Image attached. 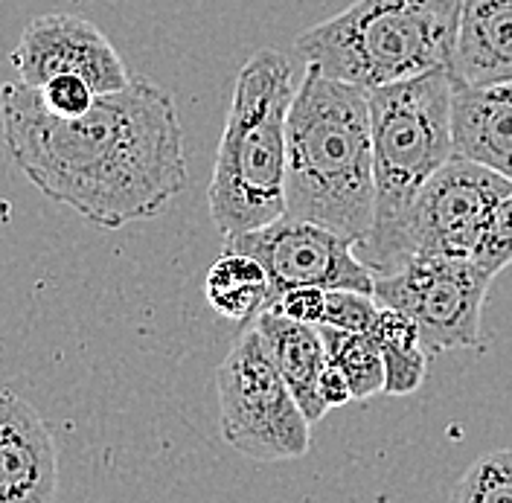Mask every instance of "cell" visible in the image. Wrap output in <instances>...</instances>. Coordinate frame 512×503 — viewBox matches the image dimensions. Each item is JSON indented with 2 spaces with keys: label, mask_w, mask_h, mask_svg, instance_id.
Returning <instances> with one entry per match:
<instances>
[{
  "label": "cell",
  "mask_w": 512,
  "mask_h": 503,
  "mask_svg": "<svg viewBox=\"0 0 512 503\" xmlns=\"http://www.w3.org/2000/svg\"><path fill=\"white\" fill-rule=\"evenodd\" d=\"M0 137L50 201L105 230L155 219L187 187L184 128L172 94L143 76L96 96L82 117H56L24 82L0 88Z\"/></svg>",
  "instance_id": "obj_1"
},
{
  "label": "cell",
  "mask_w": 512,
  "mask_h": 503,
  "mask_svg": "<svg viewBox=\"0 0 512 503\" xmlns=\"http://www.w3.org/2000/svg\"><path fill=\"white\" fill-rule=\"evenodd\" d=\"M286 213L315 221L352 245L376 219L370 91L306 64L288 111Z\"/></svg>",
  "instance_id": "obj_2"
},
{
  "label": "cell",
  "mask_w": 512,
  "mask_h": 503,
  "mask_svg": "<svg viewBox=\"0 0 512 503\" xmlns=\"http://www.w3.org/2000/svg\"><path fill=\"white\" fill-rule=\"evenodd\" d=\"M294 70L283 53L256 50L242 64L207 189L210 219L224 236L265 227L286 213L288 111Z\"/></svg>",
  "instance_id": "obj_3"
},
{
  "label": "cell",
  "mask_w": 512,
  "mask_h": 503,
  "mask_svg": "<svg viewBox=\"0 0 512 503\" xmlns=\"http://www.w3.org/2000/svg\"><path fill=\"white\" fill-rule=\"evenodd\" d=\"M460 0H355L312 30L297 53L326 76L367 91L448 67Z\"/></svg>",
  "instance_id": "obj_4"
},
{
  "label": "cell",
  "mask_w": 512,
  "mask_h": 503,
  "mask_svg": "<svg viewBox=\"0 0 512 503\" xmlns=\"http://www.w3.org/2000/svg\"><path fill=\"white\" fill-rule=\"evenodd\" d=\"M376 219L355 253L379 277L419 189L454 155L448 67L370 91Z\"/></svg>",
  "instance_id": "obj_5"
},
{
  "label": "cell",
  "mask_w": 512,
  "mask_h": 503,
  "mask_svg": "<svg viewBox=\"0 0 512 503\" xmlns=\"http://www.w3.org/2000/svg\"><path fill=\"white\" fill-rule=\"evenodd\" d=\"M224 442L256 463L297 460L309 451L312 422L251 326L216 370Z\"/></svg>",
  "instance_id": "obj_6"
},
{
  "label": "cell",
  "mask_w": 512,
  "mask_h": 503,
  "mask_svg": "<svg viewBox=\"0 0 512 503\" xmlns=\"http://www.w3.org/2000/svg\"><path fill=\"white\" fill-rule=\"evenodd\" d=\"M512 192L501 172L460 155L451 158L419 189L402 221L387 271L414 256H466L478 259L498 204Z\"/></svg>",
  "instance_id": "obj_7"
},
{
  "label": "cell",
  "mask_w": 512,
  "mask_h": 503,
  "mask_svg": "<svg viewBox=\"0 0 512 503\" xmlns=\"http://www.w3.org/2000/svg\"><path fill=\"white\" fill-rule=\"evenodd\" d=\"M495 274L466 256H414L376 277L373 297L411 317L428 355L475 346Z\"/></svg>",
  "instance_id": "obj_8"
},
{
  "label": "cell",
  "mask_w": 512,
  "mask_h": 503,
  "mask_svg": "<svg viewBox=\"0 0 512 503\" xmlns=\"http://www.w3.org/2000/svg\"><path fill=\"white\" fill-rule=\"evenodd\" d=\"M224 248L251 253L265 265L271 277V300L300 285H315L326 291L352 288L364 294H373L376 288V274L355 253L350 239L323 224L294 219L288 213L265 227L224 236Z\"/></svg>",
  "instance_id": "obj_9"
},
{
  "label": "cell",
  "mask_w": 512,
  "mask_h": 503,
  "mask_svg": "<svg viewBox=\"0 0 512 503\" xmlns=\"http://www.w3.org/2000/svg\"><path fill=\"white\" fill-rule=\"evenodd\" d=\"M18 82L41 88L47 79L76 73L94 85L96 94H114L131 82L123 56L94 21L82 15H38L24 27L12 56Z\"/></svg>",
  "instance_id": "obj_10"
},
{
  "label": "cell",
  "mask_w": 512,
  "mask_h": 503,
  "mask_svg": "<svg viewBox=\"0 0 512 503\" xmlns=\"http://www.w3.org/2000/svg\"><path fill=\"white\" fill-rule=\"evenodd\" d=\"M59 495V454L41 413L15 393L0 399V503H47Z\"/></svg>",
  "instance_id": "obj_11"
},
{
  "label": "cell",
  "mask_w": 512,
  "mask_h": 503,
  "mask_svg": "<svg viewBox=\"0 0 512 503\" xmlns=\"http://www.w3.org/2000/svg\"><path fill=\"white\" fill-rule=\"evenodd\" d=\"M451 140L454 155L512 181V79L489 85L451 82Z\"/></svg>",
  "instance_id": "obj_12"
},
{
  "label": "cell",
  "mask_w": 512,
  "mask_h": 503,
  "mask_svg": "<svg viewBox=\"0 0 512 503\" xmlns=\"http://www.w3.org/2000/svg\"><path fill=\"white\" fill-rule=\"evenodd\" d=\"M451 82L489 85L512 79V0H460Z\"/></svg>",
  "instance_id": "obj_13"
},
{
  "label": "cell",
  "mask_w": 512,
  "mask_h": 503,
  "mask_svg": "<svg viewBox=\"0 0 512 503\" xmlns=\"http://www.w3.org/2000/svg\"><path fill=\"white\" fill-rule=\"evenodd\" d=\"M256 332L268 346L271 361L277 364L280 376L286 378L294 399L306 413V419L315 425L326 413V402L320 399V373L326 367V344L320 335V326L291 320V317L262 309L254 317Z\"/></svg>",
  "instance_id": "obj_14"
},
{
  "label": "cell",
  "mask_w": 512,
  "mask_h": 503,
  "mask_svg": "<svg viewBox=\"0 0 512 503\" xmlns=\"http://www.w3.org/2000/svg\"><path fill=\"white\" fill-rule=\"evenodd\" d=\"M204 297L210 309L224 320L248 323L271 300V277L265 265L245 251H227L210 265L204 280Z\"/></svg>",
  "instance_id": "obj_15"
},
{
  "label": "cell",
  "mask_w": 512,
  "mask_h": 503,
  "mask_svg": "<svg viewBox=\"0 0 512 503\" xmlns=\"http://www.w3.org/2000/svg\"><path fill=\"white\" fill-rule=\"evenodd\" d=\"M384 361V393L408 396L419 390L428 376V352L419 341V329L411 317L393 306L379 303V315L370 329Z\"/></svg>",
  "instance_id": "obj_16"
},
{
  "label": "cell",
  "mask_w": 512,
  "mask_h": 503,
  "mask_svg": "<svg viewBox=\"0 0 512 503\" xmlns=\"http://www.w3.org/2000/svg\"><path fill=\"white\" fill-rule=\"evenodd\" d=\"M320 335L326 344V358L335 361L350 378L355 402H367V399L384 393L382 352L370 335L323 326V323H320Z\"/></svg>",
  "instance_id": "obj_17"
},
{
  "label": "cell",
  "mask_w": 512,
  "mask_h": 503,
  "mask_svg": "<svg viewBox=\"0 0 512 503\" xmlns=\"http://www.w3.org/2000/svg\"><path fill=\"white\" fill-rule=\"evenodd\" d=\"M451 498L460 503H512V448L483 454L478 463H472Z\"/></svg>",
  "instance_id": "obj_18"
},
{
  "label": "cell",
  "mask_w": 512,
  "mask_h": 503,
  "mask_svg": "<svg viewBox=\"0 0 512 503\" xmlns=\"http://www.w3.org/2000/svg\"><path fill=\"white\" fill-rule=\"evenodd\" d=\"M376 315H379V300L373 294L352 291V288H332V291H326L323 326H335V329L370 335V329L376 323Z\"/></svg>",
  "instance_id": "obj_19"
},
{
  "label": "cell",
  "mask_w": 512,
  "mask_h": 503,
  "mask_svg": "<svg viewBox=\"0 0 512 503\" xmlns=\"http://www.w3.org/2000/svg\"><path fill=\"white\" fill-rule=\"evenodd\" d=\"M38 91V99L44 102L47 111H53L56 117H82L94 108L96 91L91 82H85L76 73H62L47 79Z\"/></svg>",
  "instance_id": "obj_20"
},
{
  "label": "cell",
  "mask_w": 512,
  "mask_h": 503,
  "mask_svg": "<svg viewBox=\"0 0 512 503\" xmlns=\"http://www.w3.org/2000/svg\"><path fill=\"white\" fill-rule=\"evenodd\" d=\"M478 262L486 265L495 277L512 262V192L498 204L495 216L489 221V233L478 253Z\"/></svg>",
  "instance_id": "obj_21"
},
{
  "label": "cell",
  "mask_w": 512,
  "mask_h": 503,
  "mask_svg": "<svg viewBox=\"0 0 512 503\" xmlns=\"http://www.w3.org/2000/svg\"><path fill=\"white\" fill-rule=\"evenodd\" d=\"M265 309L280 312L291 320H303V323H323L326 315V288L315 285H300V288H288L283 294H277Z\"/></svg>",
  "instance_id": "obj_22"
},
{
  "label": "cell",
  "mask_w": 512,
  "mask_h": 503,
  "mask_svg": "<svg viewBox=\"0 0 512 503\" xmlns=\"http://www.w3.org/2000/svg\"><path fill=\"white\" fill-rule=\"evenodd\" d=\"M320 399L326 402V408H344V405H350L355 402V393H352V384L347 373L335 364V361H329L326 358V367H323V373H320Z\"/></svg>",
  "instance_id": "obj_23"
},
{
  "label": "cell",
  "mask_w": 512,
  "mask_h": 503,
  "mask_svg": "<svg viewBox=\"0 0 512 503\" xmlns=\"http://www.w3.org/2000/svg\"><path fill=\"white\" fill-rule=\"evenodd\" d=\"M3 393H6V390H0V399H3Z\"/></svg>",
  "instance_id": "obj_24"
}]
</instances>
